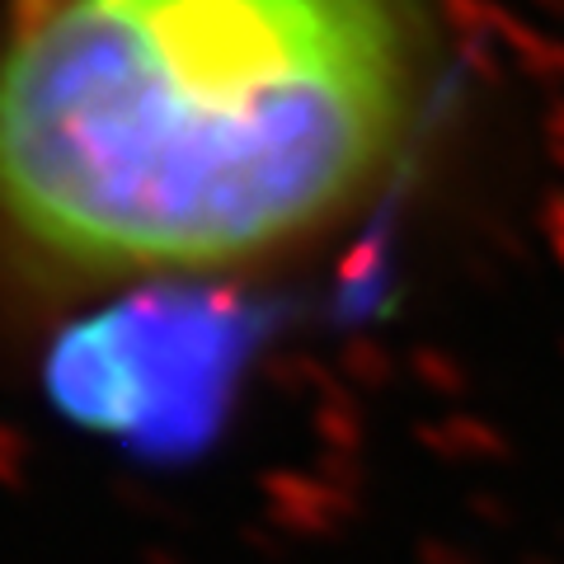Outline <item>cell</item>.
I'll list each match as a JSON object with an SVG mask.
<instances>
[{
	"mask_svg": "<svg viewBox=\"0 0 564 564\" xmlns=\"http://www.w3.org/2000/svg\"><path fill=\"white\" fill-rule=\"evenodd\" d=\"M419 47L414 0H39L0 52V226L70 278L273 254L391 161Z\"/></svg>",
	"mask_w": 564,
	"mask_h": 564,
	"instance_id": "cell-1",
	"label": "cell"
},
{
	"mask_svg": "<svg viewBox=\"0 0 564 564\" xmlns=\"http://www.w3.org/2000/svg\"><path fill=\"white\" fill-rule=\"evenodd\" d=\"M226 325H207L198 315L161 311L141 315H109L99 329L80 334L62 362L66 404L80 419H95L104 429H151L174 423L188 429L198 400L221 386L226 372Z\"/></svg>",
	"mask_w": 564,
	"mask_h": 564,
	"instance_id": "cell-2",
	"label": "cell"
},
{
	"mask_svg": "<svg viewBox=\"0 0 564 564\" xmlns=\"http://www.w3.org/2000/svg\"><path fill=\"white\" fill-rule=\"evenodd\" d=\"M29 6H39V0H20V10H29Z\"/></svg>",
	"mask_w": 564,
	"mask_h": 564,
	"instance_id": "cell-3",
	"label": "cell"
}]
</instances>
